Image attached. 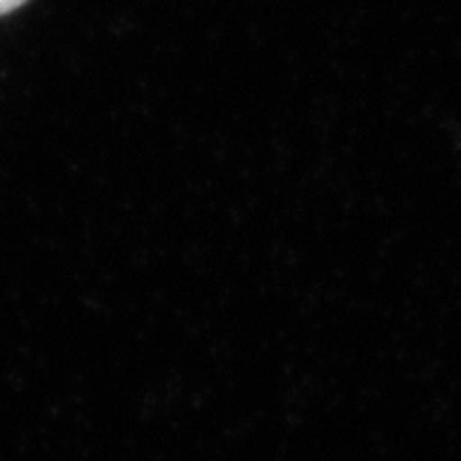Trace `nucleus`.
<instances>
[{
    "instance_id": "obj_1",
    "label": "nucleus",
    "mask_w": 461,
    "mask_h": 461,
    "mask_svg": "<svg viewBox=\"0 0 461 461\" xmlns=\"http://www.w3.org/2000/svg\"><path fill=\"white\" fill-rule=\"evenodd\" d=\"M26 0H0V14H7L13 13V10H17L19 5H24Z\"/></svg>"
}]
</instances>
